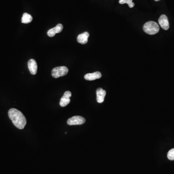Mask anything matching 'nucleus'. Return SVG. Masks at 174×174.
Listing matches in <instances>:
<instances>
[{
	"mask_svg": "<svg viewBox=\"0 0 174 174\" xmlns=\"http://www.w3.org/2000/svg\"><path fill=\"white\" fill-rule=\"evenodd\" d=\"M8 116L16 128L19 129L24 128L27 121L22 112L16 108H11L8 111Z\"/></svg>",
	"mask_w": 174,
	"mask_h": 174,
	"instance_id": "f257e3e1",
	"label": "nucleus"
},
{
	"mask_svg": "<svg viewBox=\"0 0 174 174\" xmlns=\"http://www.w3.org/2000/svg\"><path fill=\"white\" fill-rule=\"evenodd\" d=\"M143 30L146 34L154 35L157 34L160 30L159 25L154 21H150L146 22L143 26Z\"/></svg>",
	"mask_w": 174,
	"mask_h": 174,
	"instance_id": "f03ea898",
	"label": "nucleus"
},
{
	"mask_svg": "<svg viewBox=\"0 0 174 174\" xmlns=\"http://www.w3.org/2000/svg\"><path fill=\"white\" fill-rule=\"evenodd\" d=\"M68 69L66 66H59L53 69L51 72V74L53 78H59L63 77L67 74Z\"/></svg>",
	"mask_w": 174,
	"mask_h": 174,
	"instance_id": "7ed1b4c3",
	"label": "nucleus"
},
{
	"mask_svg": "<svg viewBox=\"0 0 174 174\" xmlns=\"http://www.w3.org/2000/svg\"><path fill=\"white\" fill-rule=\"evenodd\" d=\"M85 121H86L85 118L82 117L75 116L69 118L67 123L69 125H81L84 124Z\"/></svg>",
	"mask_w": 174,
	"mask_h": 174,
	"instance_id": "20e7f679",
	"label": "nucleus"
},
{
	"mask_svg": "<svg viewBox=\"0 0 174 174\" xmlns=\"http://www.w3.org/2000/svg\"><path fill=\"white\" fill-rule=\"evenodd\" d=\"M159 24L161 27L165 30H167L169 28V23L168 17L165 15H161L158 20Z\"/></svg>",
	"mask_w": 174,
	"mask_h": 174,
	"instance_id": "39448f33",
	"label": "nucleus"
},
{
	"mask_svg": "<svg viewBox=\"0 0 174 174\" xmlns=\"http://www.w3.org/2000/svg\"><path fill=\"white\" fill-rule=\"evenodd\" d=\"M72 95V93L69 91H66L64 93V95L60 99V104L62 107H65L67 106L68 104L70 102V97Z\"/></svg>",
	"mask_w": 174,
	"mask_h": 174,
	"instance_id": "423d86ee",
	"label": "nucleus"
},
{
	"mask_svg": "<svg viewBox=\"0 0 174 174\" xmlns=\"http://www.w3.org/2000/svg\"><path fill=\"white\" fill-rule=\"evenodd\" d=\"M63 28V27L62 24H58L56 27L52 28L48 31V33H47L48 36L50 37H53L56 34L62 32Z\"/></svg>",
	"mask_w": 174,
	"mask_h": 174,
	"instance_id": "0eeeda50",
	"label": "nucleus"
},
{
	"mask_svg": "<svg viewBox=\"0 0 174 174\" xmlns=\"http://www.w3.org/2000/svg\"><path fill=\"white\" fill-rule=\"evenodd\" d=\"M28 68L31 74L35 75L37 73V64L36 61L34 59H31L28 63Z\"/></svg>",
	"mask_w": 174,
	"mask_h": 174,
	"instance_id": "6e6552de",
	"label": "nucleus"
},
{
	"mask_svg": "<svg viewBox=\"0 0 174 174\" xmlns=\"http://www.w3.org/2000/svg\"><path fill=\"white\" fill-rule=\"evenodd\" d=\"M106 92L101 88H99L96 90L97 101L99 103H102L104 101L106 96Z\"/></svg>",
	"mask_w": 174,
	"mask_h": 174,
	"instance_id": "1a4fd4ad",
	"label": "nucleus"
},
{
	"mask_svg": "<svg viewBox=\"0 0 174 174\" xmlns=\"http://www.w3.org/2000/svg\"><path fill=\"white\" fill-rule=\"evenodd\" d=\"M102 77V74L100 72H95L93 73H89L84 76V78L89 81H92L99 79Z\"/></svg>",
	"mask_w": 174,
	"mask_h": 174,
	"instance_id": "9d476101",
	"label": "nucleus"
},
{
	"mask_svg": "<svg viewBox=\"0 0 174 174\" xmlns=\"http://www.w3.org/2000/svg\"><path fill=\"white\" fill-rule=\"evenodd\" d=\"M89 36V33L86 31V32H84L82 34H80L78 36L77 41L78 43L81 44H86L88 42Z\"/></svg>",
	"mask_w": 174,
	"mask_h": 174,
	"instance_id": "9b49d317",
	"label": "nucleus"
},
{
	"mask_svg": "<svg viewBox=\"0 0 174 174\" xmlns=\"http://www.w3.org/2000/svg\"><path fill=\"white\" fill-rule=\"evenodd\" d=\"M32 20H33V17L31 15L27 13L23 14L22 19H21L22 23L27 24V23H31Z\"/></svg>",
	"mask_w": 174,
	"mask_h": 174,
	"instance_id": "f8f14e48",
	"label": "nucleus"
},
{
	"mask_svg": "<svg viewBox=\"0 0 174 174\" xmlns=\"http://www.w3.org/2000/svg\"><path fill=\"white\" fill-rule=\"evenodd\" d=\"M119 3L121 5L127 4L130 8H132L135 6V4L132 2V0H120Z\"/></svg>",
	"mask_w": 174,
	"mask_h": 174,
	"instance_id": "ddd939ff",
	"label": "nucleus"
},
{
	"mask_svg": "<svg viewBox=\"0 0 174 174\" xmlns=\"http://www.w3.org/2000/svg\"><path fill=\"white\" fill-rule=\"evenodd\" d=\"M167 158L170 160H174V149H171L168 151Z\"/></svg>",
	"mask_w": 174,
	"mask_h": 174,
	"instance_id": "4468645a",
	"label": "nucleus"
},
{
	"mask_svg": "<svg viewBox=\"0 0 174 174\" xmlns=\"http://www.w3.org/2000/svg\"><path fill=\"white\" fill-rule=\"evenodd\" d=\"M156 2H158V1H160V0H154Z\"/></svg>",
	"mask_w": 174,
	"mask_h": 174,
	"instance_id": "2eb2a0df",
	"label": "nucleus"
}]
</instances>
